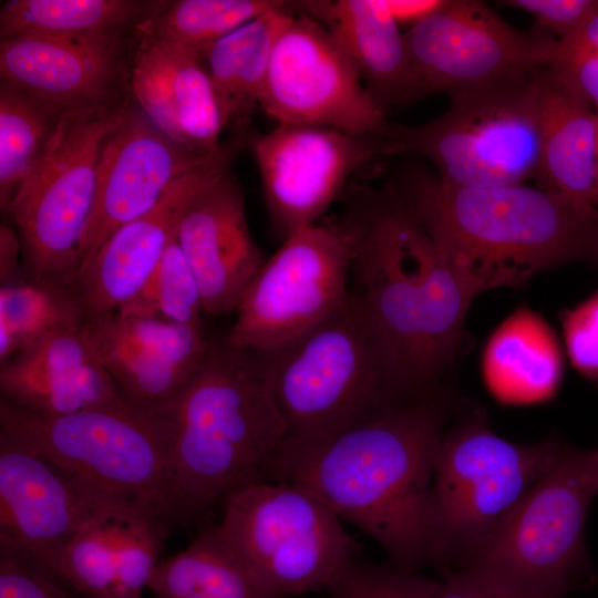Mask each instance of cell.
I'll use <instances>...</instances> for the list:
<instances>
[{
    "label": "cell",
    "mask_w": 598,
    "mask_h": 598,
    "mask_svg": "<svg viewBox=\"0 0 598 598\" xmlns=\"http://www.w3.org/2000/svg\"><path fill=\"white\" fill-rule=\"evenodd\" d=\"M446 403L429 394L332 435L287 439L268 475L318 495L380 544L392 567L431 564L429 504Z\"/></svg>",
    "instance_id": "6da1fadb"
},
{
    "label": "cell",
    "mask_w": 598,
    "mask_h": 598,
    "mask_svg": "<svg viewBox=\"0 0 598 598\" xmlns=\"http://www.w3.org/2000/svg\"><path fill=\"white\" fill-rule=\"evenodd\" d=\"M117 502L125 501L0 432V549L47 567L75 530Z\"/></svg>",
    "instance_id": "ac0fdd59"
},
{
    "label": "cell",
    "mask_w": 598,
    "mask_h": 598,
    "mask_svg": "<svg viewBox=\"0 0 598 598\" xmlns=\"http://www.w3.org/2000/svg\"><path fill=\"white\" fill-rule=\"evenodd\" d=\"M352 290L363 302L409 399L436 392L475 298L393 185L358 189Z\"/></svg>",
    "instance_id": "7a4b0ae2"
},
{
    "label": "cell",
    "mask_w": 598,
    "mask_h": 598,
    "mask_svg": "<svg viewBox=\"0 0 598 598\" xmlns=\"http://www.w3.org/2000/svg\"><path fill=\"white\" fill-rule=\"evenodd\" d=\"M502 3L529 12L536 20L535 27L555 32L559 39L576 31L598 10V0H505Z\"/></svg>",
    "instance_id": "60d3db41"
},
{
    "label": "cell",
    "mask_w": 598,
    "mask_h": 598,
    "mask_svg": "<svg viewBox=\"0 0 598 598\" xmlns=\"http://www.w3.org/2000/svg\"><path fill=\"white\" fill-rule=\"evenodd\" d=\"M1 247V279L4 283L11 281L13 271L17 269V256L21 250L19 237L8 226H1L0 229Z\"/></svg>",
    "instance_id": "7bdbcfd3"
},
{
    "label": "cell",
    "mask_w": 598,
    "mask_h": 598,
    "mask_svg": "<svg viewBox=\"0 0 598 598\" xmlns=\"http://www.w3.org/2000/svg\"><path fill=\"white\" fill-rule=\"evenodd\" d=\"M392 185L475 297L561 264L598 260L592 204L525 184L451 185L419 166Z\"/></svg>",
    "instance_id": "3957f363"
},
{
    "label": "cell",
    "mask_w": 598,
    "mask_h": 598,
    "mask_svg": "<svg viewBox=\"0 0 598 598\" xmlns=\"http://www.w3.org/2000/svg\"><path fill=\"white\" fill-rule=\"evenodd\" d=\"M130 505L117 502L93 516L62 544L45 568L86 598H115V526L120 512Z\"/></svg>",
    "instance_id": "d6a6232c"
},
{
    "label": "cell",
    "mask_w": 598,
    "mask_h": 598,
    "mask_svg": "<svg viewBox=\"0 0 598 598\" xmlns=\"http://www.w3.org/2000/svg\"><path fill=\"white\" fill-rule=\"evenodd\" d=\"M130 90L167 137L197 154L216 153L226 125L200 54L135 28Z\"/></svg>",
    "instance_id": "7402d4cb"
},
{
    "label": "cell",
    "mask_w": 598,
    "mask_h": 598,
    "mask_svg": "<svg viewBox=\"0 0 598 598\" xmlns=\"http://www.w3.org/2000/svg\"><path fill=\"white\" fill-rule=\"evenodd\" d=\"M296 7L329 31L385 113L393 105L413 102L405 34L386 0H311Z\"/></svg>",
    "instance_id": "603a6c76"
},
{
    "label": "cell",
    "mask_w": 598,
    "mask_h": 598,
    "mask_svg": "<svg viewBox=\"0 0 598 598\" xmlns=\"http://www.w3.org/2000/svg\"><path fill=\"white\" fill-rule=\"evenodd\" d=\"M404 34L413 102L548 65L558 41L537 27L517 30L476 0H444Z\"/></svg>",
    "instance_id": "5bb4252c"
},
{
    "label": "cell",
    "mask_w": 598,
    "mask_h": 598,
    "mask_svg": "<svg viewBox=\"0 0 598 598\" xmlns=\"http://www.w3.org/2000/svg\"><path fill=\"white\" fill-rule=\"evenodd\" d=\"M354 243L347 217L285 239L244 293L226 342L239 350L268 351L327 318L350 292Z\"/></svg>",
    "instance_id": "7c38bea8"
},
{
    "label": "cell",
    "mask_w": 598,
    "mask_h": 598,
    "mask_svg": "<svg viewBox=\"0 0 598 598\" xmlns=\"http://www.w3.org/2000/svg\"><path fill=\"white\" fill-rule=\"evenodd\" d=\"M259 106L278 124L352 134L385 135L393 128L329 31L297 10L274 45Z\"/></svg>",
    "instance_id": "4fadbf2b"
},
{
    "label": "cell",
    "mask_w": 598,
    "mask_h": 598,
    "mask_svg": "<svg viewBox=\"0 0 598 598\" xmlns=\"http://www.w3.org/2000/svg\"><path fill=\"white\" fill-rule=\"evenodd\" d=\"M281 0H181L138 27L198 54L252 19L287 7Z\"/></svg>",
    "instance_id": "1f68e13d"
},
{
    "label": "cell",
    "mask_w": 598,
    "mask_h": 598,
    "mask_svg": "<svg viewBox=\"0 0 598 598\" xmlns=\"http://www.w3.org/2000/svg\"><path fill=\"white\" fill-rule=\"evenodd\" d=\"M483 377L492 394L506 404L551 398L561 379V353L548 323L520 308L494 331L485 347Z\"/></svg>",
    "instance_id": "d4e9b609"
},
{
    "label": "cell",
    "mask_w": 598,
    "mask_h": 598,
    "mask_svg": "<svg viewBox=\"0 0 598 598\" xmlns=\"http://www.w3.org/2000/svg\"><path fill=\"white\" fill-rule=\"evenodd\" d=\"M0 400L48 416L104 406L125 398L100 363L79 371L49 374L0 371Z\"/></svg>",
    "instance_id": "4dcf8cb0"
},
{
    "label": "cell",
    "mask_w": 598,
    "mask_h": 598,
    "mask_svg": "<svg viewBox=\"0 0 598 598\" xmlns=\"http://www.w3.org/2000/svg\"><path fill=\"white\" fill-rule=\"evenodd\" d=\"M203 311L197 280L175 235L146 282L116 313L157 317L182 324L202 327Z\"/></svg>",
    "instance_id": "836d02e7"
},
{
    "label": "cell",
    "mask_w": 598,
    "mask_h": 598,
    "mask_svg": "<svg viewBox=\"0 0 598 598\" xmlns=\"http://www.w3.org/2000/svg\"><path fill=\"white\" fill-rule=\"evenodd\" d=\"M0 598L79 597L38 561L0 549Z\"/></svg>",
    "instance_id": "74e56055"
},
{
    "label": "cell",
    "mask_w": 598,
    "mask_h": 598,
    "mask_svg": "<svg viewBox=\"0 0 598 598\" xmlns=\"http://www.w3.org/2000/svg\"><path fill=\"white\" fill-rule=\"evenodd\" d=\"M548 68L567 89L598 107V10L576 31L558 39Z\"/></svg>",
    "instance_id": "8d00e7d4"
},
{
    "label": "cell",
    "mask_w": 598,
    "mask_h": 598,
    "mask_svg": "<svg viewBox=\"0 0 598 598\" xmlns=\"http://www.w3.org/2000/svg\"><path fill=\"white\" fill-rule=\"evenodd\" d=\"M563 334L573 367L598 383V289L563 315Z\"/></svg>",
    "instance_id": "f35d334b"
},
{
    "label": "cell",
    "mask_w": 598,
    "mask_h": 598,
    "mask_svg": "<svg viewBox=\"0 0 598 598\" xmlns=\"http://www.w3.org/2000/svg\"><path fill=\"white\" fill-rule=\"evenodd\" d=\"M287 426V439H322L409 399L362 300L350 291L295 339L256 351Z\"/></svg>",
    "instance_id": "5b68a950"
},
{
    "label": "cell",
    "mask_w": 598,
    "mask_h": 598,
    "mask_svg": "<svg viewBox=\"0 0 598 598\" xmlns=\"http://www.w3.org/2000/svg\"><path fill=\"white\" fill-rule=\"evenodd\" d=\"M540 162L537 187L598 204V118L549 70L537 71Z\"/></svg>",
    "instance_id": "cb8c5ba5"
},
{
    "label": "cell",
    "mask_w": 598,
    "mask_h": 598,
    "mask_svg": "<svg viewBox=\"0 0 598 598\" xmlns=\"http://www.w3.org/2000/svg\"><path fill=\"white\" fill-rule=\"evenodd\" d=\"M557 442H509L478 412L443 432L429 504L431 564L464 566L564 450Z\"/></svg>",
    "instance_id": "52a82bcc"
},
{
    "label": "cell",
    "mask_w": 598,
    "mask_h": 598,
    "mask_svg": "<svg viewBox=\"0 0 598 598\" xmlns=\"http://www.w3.org/2000/svg\"><path fill=\"white\" fill-rule=\"evenodd\" d=\"M435 598H546L488 568L465 566L440 581Z\"/></svg>",
    "instance_id": "ab89813d"
},
{
    "label": "cell",
    "mask_w": 598,
    "mask_h": 598,
    "mask_svg": "<svg viewBox=\"0 0 598 598\" xmlns=\"http://www.w3.org/2000/svg\"><path fill=\"white\" fill-rule=\"evenodd\" d=\"M127 106L64 113L45 159L8 207L29 280L73 287L100 151Z\"/></svg>",
    "instance_id": "8fae6325"
},
{
    "label": "cell",
    "mask_w": 598,
    "mask_h": 598,
    "mask_svg": "<svg viewBox=\"0 0 598 598\" xmlns=\"http://www.w3.org/2000/svg\"><path fill=\"white\" fill-rule=\"evenodd\" d=\"M0 432L96 488L186 527L171 487L161 417L126 396L48 416L0 400Z\"/></svg>",
    "instance_id": "8992f818"
},
{
    "label": "cell",
    "mask_w": 598,
    "mask_h": 598,
    "mask_svg": "<svg viewBox=\"0 0 598 598\" xmlns=\"http://www.w3.org/2000/svg\"><path fill=\"white\" fill-rule=\"evenodd\" d=\"M444 0H386L389 10L399 25L417 24L435 12Z\"/></svg>",
    "instance_id": "b9f144b4"
},
{
    "label": "cell",
    "mask_w": 598,
    "mask_h": 598,
    "mask_svg": "<svg viewBox=\"0 0 598 598\" xmlns=\"http://www.w3.org/2000/svg\"><path fill=\"white\" fill-rule=\"evenodd\" d=\"M176 239L197 280L204 312H236L266 259L251 238L243 192L228 171L190 198Z\"/></svg>",
    "instance_id": "ffe728a7"
},
{
    "label": "cell",
    "mask_w": 598,
    "mask_h": 598,
    "mask_svg": "<svg viewBox=\"0 0 598 598\" xmlns=\"http://www.w3.org/2000/svg\"><path fill=\"white\" fill-rule=\"evenodd\" d=\"M128 40L126 32L2 39L1 83L60 114L118 106L130 89Z\"/></svg>",
    "instance_id": "2e32d148"
},
{
    "label": "cell",
    "mask_w": 598,
    "mask_h": 598,
    "mask_svg": "<svg viewBox=\"0 0 598 598\" xmlns=\"http://www.w3.org/2000/svg\"><path fill=\"white\" fill-rule=\"evenodd\" d=\"M213 154L178 145L138 106L128 105L100 151L94 205L80 243L76 278L115 230L150 212L177 178Z\"/></svg>",
    "instance_id": "e0dca14e"
},
{
    "label": "cell",
    "mask_w": 598,
    "mask_h": 598,
    "mask_svg": "<svg viewBox=\"0 0 598 598\" xmlns=\"http://www.w3.org/2000/svg\"><path fill=\"white\" fill-rule=\"evenodd\" d=\"M440 581L392 566L352 560L327 588L329 598H435Z\"/></svg>",
    "instance_id": "d590c367"
},
{
    "label": "cell",
    "mask_w": 598,
    "mask_h": 598,
    "mask_svg": "<svg viewBox=\"0 0 598 598\" xmlns=\"http://www.w3.org/2000/svg\"><path fill=\"white\" fill-rule=\"evenodd\" d=\"M148 589L152 598H277L210 523L186 549L159 561Z\"/></svg>",
    "instance_id": "4316f807"
},
{
    "label": "cell",
    "mask_w": 598,
    "mask_h": 598,
    "mask_svg": "<svg viewBox=\"0 0 598 598\" xmlns=\"http://www.w3.org/2000/svg\"><path fill=\"white\" fill-rule=\"evenodd\" d=\"M594 452H595V457H596L597 467H598V450H594Z\"/></svg>",
    "instance_id": "ee69618b"
},
{
    "label": "cell",
    "mask_w": 598,
    "mask_h": 598,
    "mask_svg": "<svg viewBox=\"0 0 598 598\" xmlns=\"http://www.w3.org/2000/svg\"><path fill=\"white\" fill-rule=\"evenodd\" d=\"M310 489L288 482L244 486L223 501L217 528L277 598L327 589L358 545Z\"/></svg>",
    "instance_id": "9c48e42d"
},
{
    "label": "cell",
    "mask_w": 598,
    "mask_h": 598,
    "mask_svg": "<svg viewBox=\"0 0 598 598\" xmlns=\"http://www.w3.org/2000/svg\"><path fill=\"white\" fill-rule=\"evenodd\" d=\"M166 436L167 472L186 527L208 522L233 492L268 481L287 440L256 351L210 342L193 377L152 410Z\"/></svg>",
    "instance_id": "277c9868"
},
{
    "label": "cell",
    "mask_w": 598,
    "mask_h": 598,
    "mask_svg": "<svg viewBox=\"0 0 598 598\" xmlns=\"http://www.w3.org/2000/svg\"><path fill=\"white\" fill-rule=\"evenodd\" d=\"M62 115L1 83L0 204L4 212L45 159Z\"/></svg>",
    "instance_id": "f1b7e54d"
},
{
    "label": "cell",
    "mask_w": 598,
    "mask_h": 598,
    "mask_svg": "<svg viewBox=\"0 0 598 598\" xmlns=\"http://www.w3.org/2000/svg\"><path fill=\"white\" fill-rule=\"evenodd\" d=\"M172 528L151 512L126 506L115 526V598H142Z\"/></svg>",
    "instance_id": "e575fe53"
},
{
    "label": "cell",
    "mask_w": 598,
    "mask_h": 598,
    "mask_svg": "<svg viewBox=\"0 0 598 598\" xmlns=\"http://www.w3.org/2000/svg\"><path fill=\"white\" fill-rule=\"evenodd\" d=\"M538 69L454 91L447 111L424 124H393L392 155L426 158L451 185L498 187L536 179Z\"/></svg>",
    "instance_id": "ba28073f"
},
{
    "label": "cell",
    "mask_w": 598,
    "mask_h": 598,
    "mask_svg": "<svg viewBox=\"0 0 598 598\" xmlns=\"http://www.w3.org/2000/svg\"><path fill=\"white\" fill-rule=\"evenodd\" d=\"M389 136L293 124L251 135L270 225L281 241L315 225L361 166L391 156Z\"/></svg>",
    "instance_id": "9a60e30c"
},
{
    "label": "cell",
    "mask_w": 598,
    "mask_h": 598,
    "mask_svg": "<svg viewBox=\"0 0 598 598\" xmlns=\"http://www.w3.org/2000/svg\"><path fill=\"white\" fill-rule=\"evenodd\" d=\"M97 362L131 401L154 410L203 363L210 342L202 327L157 317L121 316L83 326Z\"/></svg>",
    "instance_id": "44dd1931"
},
{
    "label": "cell",
    "mask_w": 598,
    "mask_h": 598,
    "mask_svg": "<svg viewBox=\"0 0 598 598\" xmlns=\"http://www.w3.org/2000/svg\"><path fill=\"white\" fill-rule=\"evenodd\" d=\"M166 4L136 0H10L0 9V38L127 32Z\"/></svg>",
    "instance_id": "83f0119b"
},
{
    "label": "cell",
    "mask_w": 598,
    "mask_h": 598,
    "mask_svg": "<svg viewBox=\"0 0 598 598\" xmlns=\"http://www.w3.org/2000/svg\"><path fill=\"white\" fill-rule=\"evenodd\" d=\"M596 110H597L596 114H597V118H598V107Z\"/></svg>",
    "instance_id": "f6af8a7d"
},
{
    "label": "cell",
    "mask_w": 598,
    "mask_h": 598,
    "mask_svg": "<svg viewBox=\"0 0 598 598\" xmlns=\"http://www.w3.org/2000/svg\"><path fill=\"white\" fill-rule=\"evenodd\" d=\"M86 322L73 287L32 280L0 288V363L48 334Z\"/></svg>",
    "instance_id": "f546056e"
},
{
    "label": "cell",
    "mask_w": 598,
    "mask_h": 598,
    "mask_svg": "<svg viewBox=\"0 0 598 598\" xmlns=\"http://www.w3.org/2000/svg\"><path fill=\"white\" fill-rule=\"evenodd\" d=\"M244 135L177 178L146 214L115 230L79 275L73 289L86 322L107 318L132 299L158 265L176 235L190 198L207 183L228 171Z\"/></svg>",
    "instance_id": "d6986e66"
},
{
    "label": "cell",
    "mask_w": 598,
    "mask_h": 598,
    "mask_svg": "<svg viewBox=\"0 0 598 598\" xmlns=\"http://www.w3.org/2000/svg\"><path fill=\"white\" fill-rule=\"evenodd\" d=\"M598 495L595 452L565 446L509 516L462 567L494 570L546 598H560L590 569L585 544Z\"/></svg>",
    "instance_id": "30bf717a"
},
{
    "label": "cell",
    "mask_w": 598,
    "mask_h": 598,
    "mask_svg": "<svg viewBox=\"0 0 598 598\" xmlns=\"http://www.w3.org/2000/svg\"><path fill=\"white\" fill-rule=\"evenodd\" d=\"M295 11L290 2L264 13L203 52L226 127L243 130L259 106L274 45Z\"/></svg>",
    "instance_id": "484cf974"
}]
</instances>
